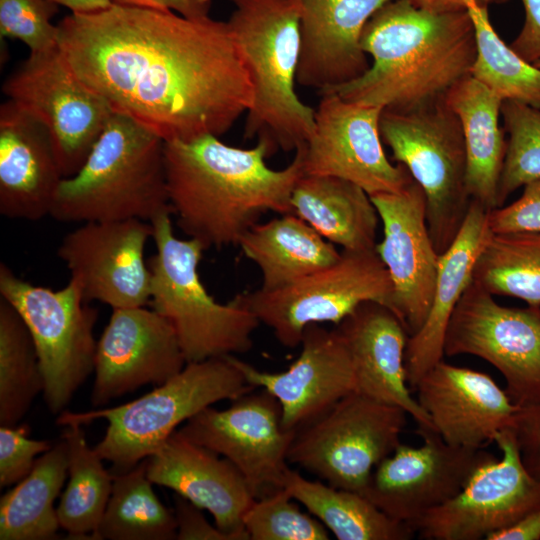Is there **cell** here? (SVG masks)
Returning a JSON list of instances; mask_svg holds the SVG:
<instances>
[{
    "label": "cell",
    "mask_w": 540,
    "mask_h": 540,
    "mask_svg": "<svg viewBox=\"0 0 540 540\" xmlns=\"http://www.w3.org/2000/svg\"><path fill=\"white\" fill-rule=\"evenodd\" d=\"M227 21L253 86L244 138L264 142L272 156L295 151L311 137L315 109L295 89L301 52L298 0H230Z\"/></svg>",
    "instance_id": "277c9868"
},
{
    "label": "cell",
    "mask_w": 540,
    "mask_h": 540,
    "mask_svg": "<svg viewBox=\"0 0 540 540\" xmlns=\"http://www.w3.org/2000/svg\"><path fill=\"white\" fill-rule=\"evenodd\" d=\"M473 281L494 296L540 307V232H491L476 260Z\"/></svg>",
    "instance_id": "e575fe53"
},
{
    "label": "cell",
    "mask_w": 540,
    "mask_h": 540,
    "mask_svg": "<svg viewBox=\"0 0 540 540\" xmlns=\"http://www.w3.org/2000/svg\"><path fill=\"white\" fill-rule=\"evenodd\" d=\"M301 352L287 370L264 372L231 355V360L254 388L272 394L282 409V424L297 430L346 395L356 391V379L347 344L335 327L309 325Z\"/></svg>",
    "instance_id": "44dd1931"
},
{
    "label": "cell",
    "mask_w": 540,
    "mask_h": 540,
    "mask_svg": "<svg viewBox=\"0 0 540 540\" xmlns=\"http://www.w3.org/2000/svg\"><path fill=\"white\" fill-rule=\"evenodd\" d=\"M512 429L526 470L540 482V403L520 406Z\"/></svg>",
    "instance_id": "7bdbcfd3"
},
{
    "label": "cell",
    "mask_w": 540,
    "mask_h": 540,
    "mask_svg": "<svg viewBox=\"0 0 540 540\" xmlns=\"http://www.w3.org/2000/svg\"><path fill=\"white\" fill-rule=\"evenodd\" d=\"M58 46L74 73L164 142L220 137L250 109L253 86L224 21L121 6L71 13Z\"/></svg>",
    "instance_id": "6da1fadb"
},
{
    "label": "cell",
    "mask_w": 540,
    "mask_h": 540,
    "mask_svg": "<svg viewBox=\"0 0 540 540\" xmlns=\"http://www.w3.org/2000/svg\"><path fill=\"white\" fill-rule=\"evenodd\" d=\"M58 6L50 0H0L1 36L22 41L30 53L57 48L59 30L51 18Z\"/></svg>",
    "instance_id": "ab89813d"
},
{
    "label": "cell",
    "mask_w": 540,
    "mask_h": 540,
    "mask_svg": "<svg viewBox=\"0 0 540 540\" xmlns=\"http://www.w3.org/2000/svg\"><path fill=\"white\" fill-rule=\"evenodd\" d=\"M43 389V374L31 334L14 307L1 298L0 424L18 425Z\"/></svg>",
    "instance_id": "d590c367"
},
{
    "label": "cell",
    "mask_w": 540,
    "mask_h": 540,
    "mask_svg": "<svg viewBox=\"0 0 540 540\" xmlns=\"http://www.w3.org/2000/svg\"><path fill=\"white\" fill-rule=\"evenodd\" d=\"M146 459L129 471L113 474L110 498L93 540H173V510L155 494Z\"/></svg>",
    "instance_id": "836d02e7"
},
{
    "label": "cell",
    "mask_w": 540,
    "mask_h": 540,
    "mask_svg": "<svg viewBox=\"0 0 540 540\" xmlns=\"http://www.w3.org/2000/svg\"><path fill=\"white\" fill-rule=\"evenodd\" d=\"M494 442L501 458L480 466L462 490L410 527L423 540H481L540 508V482L526 470L512 428Z\"/></svg>",
    "instance_id": "5bb4252c"
},
{
    "label": "cell",
    "mask_w": 540,
    "mask_h": 540,
    "mask_svg": "<svg viewBox=\"0 0 540 540\" xmlns=\"http://www.w3.org/2000/svg\"><path fill=\"white\" fill-rule=\"evenodd\" d=\"M68 474L61 440L41 454L31 472L0 498V540H50L60 528L54 501Z\"/></svg>",
    "instance_id": "1f68e13d"
},
{
    "label": "cell",
    "mask_w": 540,
    "mask_h": 540,
    "mask_svg": "<svg viewBox=\"0 0 540 540\" xmlns=\"http://www.w3.org/2000/svg\"><path fill=\"white\" fill-rule=\"evenodd\" d=\"M507 0H500L505 3ZM525 21L511 48L524 60L535 64L540 61V0H521Z\"/></svg>",
    "instance_id": "f6af8a7d"
},
{
    "label": "cell",
    "mask_w": 540,
    "mask_h": 540,
    "mask_svg": "<svg viewBox=\"0 0 540 540\" xmlns=\"http://www.w3.org/2000/svg\"><path fill=\"white\" fill-rule=\"evenodd\" d=\"M282 487L338 540H410L414 530L355 491L312 481L288 467Z\"/></svg>",
    "instance_id": "4dcf8cb0"
},
{
    "label": "cell",
    "mask_w": 540,
    "mask_h": 540,
    "mask_svg": "<svg viewBox=\"0 0 540 540\" xmlns=\"http://www.w3.org/2000/svg\"><path fill=\"white\" fill-rule=\"evenodd\" d=\"M391 0H298L301 52L297 83L319 94L370 67L360 40L372 15Z\"/></svg>",
    "instance_id": "cb8c5ba5"
},
{
    "label": "cell",
    "mask_w": 540,
    "mask_h": 540,
    "mask_svg": "<svg viewBox=\"0 0 540 540\" xmlns=\"http://www.w3.org/2000/svg\"><path fill=\"white\" fill-rule=\"evenodd\" d=\"M416 7L434 13H446L466 10L470 5L488 6L500 4V0H410Z\"/></svg>",
    "instance_id": "c3c4849f"
},
{
    "label": "cell",
    "mask_w": 540,
    "mask_h": 540,
    "mask_svg": "<svg viewBox=\"0 0 540 540\" xmlns=\"http://www.w3.org/2000/svg\"><path fill=\"white\" fill-rule=\"evenodd\" d=\"M488 212L471 201L464 223L451 246L440 256L434 294L421 328L409 336L405 370L409 388L444 358V339L450 318L473 280L476 260L491 231Z\"/></svg>",
    "instance_id": "4316f807"
},
{
    "label": "cell",
    "mask_w": 540,
    "mask_h": 540,
    "mask_svg": "<svg viewBox=\"0 0 540 540\" xmlns=\"http://www.w3.org/2000/svg\"><path fill=\"white\" fill-rule=\"evenodd\" d=\"M121 6L171 10L184 17L201 19L209 17L212 0H111Z\"/></svg>",
    "instance_id": "bcb514c9"
},
{
    "label": "cell",
    "mask_w": 540,
    "mask_h": 540,
    "mask_svg": "<svg viewBox=\"0 0 540 540\" xmlns=\"http://www.w3.org/2000/svg\"><path fill=\"white\" fill-rule=\"evenodd\" d=\"M238 246L262 276V291L272 292L321 269L340 258L333 243L327 241L294 213L282 214L252 226Z\"/></svg>",
    "instance_id": "f1b7e54d"
},
{
    "label": "cell",
    "mask_w": 540,
    "mask_h": 540,
    "mask_svg": "<svg viewBox=\"0 0 540 540\" xmlns=\"http://www.w3.org/2000/svg\"><path fill=\"white\" fill-rule=\"evenodd\" d=\"M315 109V127L304 144V174L353 182L370 196L398 192L413 181L405 166L393 165L380 135L382 109L361 105L333 92Z\"/></svg>",
    "instance_id": "e0dca14e"
},
{
    "label": "cell",
    "mask_w": 540,
    "mask_h": 540,
    "mask_svg": "<svg viewBox=\"0 0 540 540\" xmlns=\"http://www.w3.org/2000/svg\"><path fill=\"white\" fill-rule=\"evenodd\" d=\"M171 213L164 141L114 113L81 168L64 178L50 216L60 222L141 219Z\"/></svg>",
    "instance_id": "5b68a950"
},
{
    "label": "cell",
    "mask_w": 540,
    "mask_h": 540,
    "mask_svg": "<svg viewBox=\"0 0 540 540\" xmlns=\"http://www.w3.org/2000/svg\"><path fill=\"white\" fill-rule=\"evenodd\" d=\"M52 447L47 440L28 437L27 428L0 426V487L15 485L32 470L38 455Z\"/></svg>",
    "instance_id": "60d3db41"
},
{
    "label": "cell",
    "mask_w": 540,
    "mask_h": 540,
    "mask_svg": "<svg viewBox=\"0 0 540 540\" xmlns=\"http://www.w3.org/2000/svg\"><path fill=\"white\" fill-rule=\"evenodd\" d=\"M171 215L151 221L152 309L174 328L187 363L248 352L259 320L239 294L222 304L207 292L198 271L205 247L193 238L179 239Z\"/></svg>",
    "instance_id": "52a82bcc"
},
{
    "label": "cell",
    "mask_w": 540,
    "mask_h": 540,
    "mask_svg": "<svg viewBox=\"0 0 540 540\" xmlns=\"http://www.w3.org/2000/svg\"><path fill=\"white\" fill-rule=\"evenodd\" d=\"M492 233L540 232V179L523 186L521 196L488 212Z\"/></svg>",
    "instance_id": "b9f144b4"
},
{
    "label": "cell",
    "mask_w": 540,
    "mask_h": 540,
    "mask_svg": "<svg viewBox=\"0 0 540 540\" xmlns=\"http://www.w3.org/2000/svg\"><path fill=\"white\" fill-rule=\"evenodd\" d=\"M239 296L281 345L294 348L309 325H337L364 302L392 309L393 286L375 249L342 250L337 262L287 287Z\"/></svg>",
    "instance_id": "8fae6325"
},
{
    "label": "cell",
    "mask_w": 540,
    "mask_h": 540,
    "mask_svg": "<svg viewBox=\"0 0 540 540\" xmlns=\"http://www.w3.org/2000/svg\"><path fill=\"white\" fill-rule=\"evenodd\" d=\"M203 509L176 494L174 515L178 540H235V538L213 526L202 512Z\"/></svg>",
    "instance_id": "ee69618b"
},
{
    "label": "cell",
    "mask_w": 540,
    "mask_h": 540,
    "mask_svg": "<svg viewBox=\"0 0 540 540\" xmlns=\"http://www.w3.org/2000/svg\"><path fill=\"white\" fill-rule=\"evenodd\" d=\"M146 472L153 484L208 511L215 525L235 540H249L243 516L255 498L243 475L226 458L176 430L146 459Z\"/></svg>",
    "instance_id": "603a6c76"
},
{
    "label": "cell",
    "mask_w": 540,
    "mask_h": 540,
    "mask_svg": "<svg viewBox=\"0 0 540 540\" xmlns=\"http://www.w3.org/2000/svg\"><path fill=\"white\" fill-rule=\"evenodd\" d=\"M304 144L288 166L275 170L266 163L270 155L262 141L250 149L213 135L164 142L168 196L178 227L205 249L221 248L238 245L267 212L292 213L291 195L304 175Z\"/></svg>",
    "instance_id": "7a4b0ae2"
},
{
    "label": "cell",
    "mask_w": 540,
    "mask_h": 540,
    "mask_svg": "<svg viewBox=\"0 0 540 540\" xmlns=\"http://www.w3.org/2000/svg\"><path fill=\"white\" fill-rule=\"evenodd\" d=\"M0 294L26 324L43 374L44 401L51 413L60 414L94 372L98 312L76 280L52 290L23 280L3 262Z\"/></svg>",
    "instance_id": "9c48e42d"
},
{
    "label": "cell",
    "mask_w": 540,
    "mask_h": 540,
    "mask_svg": "<svg viewBox=\"0 0 540 540\" xmlns=\"http://www.w3.org/2000/svg\"><path fill=\"white\" fill-rule=\"evenodd\" d=\"M63 179L46 128L8 99L0 108V214L29 221L50 215Z\"/></svg>",
    "instance_id": "d4e9b609"
},
{
    "label": "cell",
    "mask_w": 540,
    "mask_h": 540,
    "mask_svg": "<svg viewBox=\"0 0 540 540\" xmlns=\"http://www.w3.org/2000/svg\"><path fill=\"white\" fill-rule=\"evenodd\" d=\"M170 322L145 306L113 309L97 341L93 408L146 386H158L186 365Z\"/></svg>",
    "instance_id": "d6986e66"
},
{
    "label": "cell",
    "mask_w": 540,
    "mask_h": 540,
    "mask_svg": "<svg viewBox=\"0 0 540 540\" xmlns=\"http://www.w3.org/2000/svg\"><path fill=\"white\" fill-rule=\"evenodd\" d=\"M382 141L406 167L426 198L428 229L441 256L459 233L470 207L462 127L445 97L407 112L382 111Z\"/></svg>",
    "instance_id": "ba28073f"
},
{
    "label": "cell",
    "mask_w": 540,
    "mask_h": 540,
    "mask_svg": "<svg viewBox=\"0 0 540 540\" xmlns=\"http://www.w3.org/2000/svg\"><path fill=\"white\" fill-rule=\"evenodd\" d=\"M79 424L64 426L68 483L56 507L60 528L72 539H93L112 491L113 474L88 445Z\"/></svg>",
    "instance_id": "d6a6232c"
},
{
    "label": "cell",
    "mask_w": 540,
    "mask_h": 540,
    "mask_svg": "<svg viewBox=\"0 0 540 540\" xmlns=\"http://www.w3.org/2000/svg\"><path fill=\"white\" fill-rule=\"evenodd\" d=\"M501 116L508 139L498 185V207L517 189L540 179V108L504 100Z\"/></svg>",
    "instance_id": "74e56055"
},
{
    "label": "cell",
    "mask_w": 540,
    "mask_h": 540,
    "mask_svg": "<svg viewBox=\"0 0 540 540\" xmlns=\"http://www.w3.org/2000/svg\"><path fill=\"white\" fill-rule=\"evenodd\" d=\"M296 214L343 250H373L380 221L370 195L334 176L303 175L291 195Z\"/></svg>",
    "instance_id": "f546056e"
},
{
    "label": "cell",
    "mask_w": 540,
    "mask_h": 540,
    "mask_svg": "<svg viewBox=\"0 0 540 540\" xmlns=\"http://www.w3.org/2000/svg\"><path fill=\"white\" fill-rule=\"evenodd\" d=\"M336 328L350 352L356 391L401 407L419 428L434 429L429 416L410 393L405 370L409 334L395 312L378 302H364Z\"/></svg>",
    "instance_id": "484cf974"
},
{
    "label": "cell",
    "mask_w": 540,
    "mask_h": 540,
    "mask_svg": "<svg viewBox=\"0 0 540 540\" xmlns=\"http://www.w3.org/2000/svg\"><path fill=\"white\" fill-rule=\"evenodd\" d=\"M230 356L188 362L178 374L137 399L111 408L64 410L56 422L84 425L104 419L107 428L94 449L111 463L112 474L129 471L203 409L256 389Z\"/></svg>",
    "instance_id": "8992f818"
},
{
    "label": "cell",
    "mask_w": 540,
    "mask_h": 540,
    "mask_svg": "<svg viewBox=\"0 0 540 540\" xmlns=\"http://www.w3.org/2000/svg\"><path fill=\"white\" fill-rule=\"evenodd\" d=\"M420 446L400 444L371 473L363 495L409 526L456 496L474 472L497 457L484 448L447 443L432 428H417Z\"/></svg>",
    "instance_id": "2e32d148"
},
{
    "label": "cell",
    "mask_w": 540,
    "mask_h": 540,
    "mask_svg": "<svg viewBox=\"0 0 540 540\" xmlns=\"http://www.w3.org/2000/svg\"><path fill=\"white\" fill-rule=\"evenodd\" d=\"M360 44L372 58L369 69L323 93L391 112L443 99L470 75L476 55L467 10L434 13L410 0H391L379 8L365 25Z\"/></svg>",
    "instance_id": "3957f363"
},
{
    "label": "cell",
    "mask_w": 540,
    "mask_h": 540,
    "mask_svg": "<svg viewBox=\"0 0 540 540\" xmlns=\"http://www.w3.org/2000/svg\"><path fill=\"white\" fill-rule=\"evenodd\" d=\"M408 413L354 391L296 430L288 463L363 494L374 468L401 444Z\"/></svg>",
    "instance_id": "30bf717a"
},
{
    "label": "cell",
    "mask_w": 540,
    "mask_h": 540,
    "mask_svg": "<svg viewBox=\"0 0 540 540\" xmlns=\"http://www.w3.org/2000/svg\"><path fill=\"white\" fill-rule=\"evenodd\" d=\"M445 102L462 127L471 201L489 211L498 208V185L506 152L504 130L499 123L503 100L468 75L446 93Z\"/></svg>",
    "instance_id": "83f0119b"
},
{
    "label": "cell",
    "mask_w": 540,
    "mask_h": 540,
    "mask_svg": "<svg viewBox=\"0 0 540 540\" xmlns=\"http://www.w3.org/2000/svg\"><path fill=\"white\" fill-rule=\"evenodd\" d=\"M540 508L528 513L513 525L490 535L486 540H539Z\"/></svg>",
    "instance_id": "7dc6e473"
},
{
    "label": "cell",
    "mask_w": 540,
    "mask_h": 540,
    "mask_svg": "<svg viewBox=\"0 0 540 540\" xmlns=\"http://www.w3.org/2000/svg\"><path fill=\"white\" fill-rule=\"evenodd\" d=\"M534 65H536L537 67H539V68H540V61H539V62H537V63H535Z\"/></svg>",
    "instance_id": "f907efd6"
},
{
    "label": "cell",
    "mask_w": 540,
    "mask_h": 540,
    "mask_svg": "<svg viewBox=\"0 0 540 540\" xmlns=\"http://www.w3.org/2000/svg\"><path fill=\"white\" fill-rule=\"evenodd\" d=\"M370 197L383 227L375 251L392 282V310L411 336L428 315L440 261L428 229L425 194L413 180L398 192Z\"/></svg>",
    "instance_id": "ffe728a7"
},
{
    "label": "cell",
    "mask_w": 540,
    "mask_h": 540,
    "mask_svg": "<svg viewBox=\"0 0 540 540\" xmlns=\"http://www.w3.org/2000/svg\"><path fill=\"white\" fill-rule=\"evenodd\" d=\"M3 93L48 131L62 175H74L114 114L57 48L30 53L3 83Z\"/></svg>",
    "instance_id": "7c38bea8"
},
{
    "label": "cell",
    "mask_w": 540,
    "mask_h": 540,
    "mask_svg": "<svg viewBox=\"0 0 540 540\" xmlns=\"http://www.w3.org/2000/svg\"><path fill=\"white\" fill-rule=\"evenodd\" d=\"M249 540H328V529L303 512L285 488L255 499L243 516Z\"/></svg>",
    "instance_id": "f35d334b"
},
{
    "label": "cell",
    "mask_w": 540,
    "mask_h": 540,
    "mask_svg": "<svg viewBox=\"0 0 540 540\" xmlns=\"http://www.w3.org/2000/svg\"><path fill=\"white\" fill-rule=\"evenodd\" d=\"M177 431L229 460L255 499L282 488L296 430L283 426L281 405L266 390L246 393L223 410L209 406Z\"/></svg>",
    "instance_id": "9a60e30c"
},
{
    "label": "cell",
    "mask_w": 540,
    "mask_h": 540,
    "mask_svg": "<svg viewBox=\"0 0 540 540\" xmlns=\"http://www.w3.org/2000/svg\"><path fill=\"white\" fill-rule=\"evenodd\" d=\"M444 355H472L495 367L518 406L540 403V307H506L472 282L450 318Z\"/></svg>",
    "instance_id": "4fadbf2b"
},
{
    "label": "cell",
    "mask_w": 540,
    "mask_h": 540,
    "mask_svg": "<svg viewBox=\"0 0 540 540\" xmlns=\"http://www.w3.org/2000/svg\"><path fill=\"white\" fill-rule=\"evenodd\" d=\"M152 237V223L141 219L85 222L64 236L57 255L87 301L112 309L140 307L151 300L144 251Z\"/></svg>",
    "instance_id": "ac0fdd59"
},
{
    "label": "cell",
    "mask_w": 540,
    "mask_h": 540,
    "mask_svg": "<svg viewBox=\"0 0 540 540\" xmlns=\"http://www.w3.org/2000/svg\"><path fill=\"white\" fill-rule=\"evenodd\" d=\"M434 430L449 444L484 448L512 428L520 406L490 375L444 361L415 387Z\"/></svg>",
    "instance_id": "7402d4cb"
},
{
    "label": "cell",
    "mask_w": 540,
    "mask_h": 540,
    "mask_svg": "<svg viewBox=\"0 0 540 540\" xmlns=\"http://www.w3.org/2000/svg\"><path fill=\"white\" fill-rule=\"evenodd\" d=\"M57 5H62L72 13L85 14L100 11L110 7L111 0H50Z\"/></svg>",
    "instance_id": "681fc988"
},
{
    "label": "cell",
    "mask_w": 540,
    "mask_h": 540,
    "mask_svg": "<svg viewBox=\"0 0 540 540\" xmlns=\"http://www.w3.org/2000/svg\"><path fill=\"white\" fill-rule=\"evenodd\" d=\"M474 25L476 55L470 75L504 100L540 108V68L519 56L492 26L488 6L467 9Z\"/></svg>",
    "instance_id": "8d00e7d4"
}]
</instances>
